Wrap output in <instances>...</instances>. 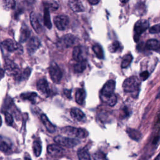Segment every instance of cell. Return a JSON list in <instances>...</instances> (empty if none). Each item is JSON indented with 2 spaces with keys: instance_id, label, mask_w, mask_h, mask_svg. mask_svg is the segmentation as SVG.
<instances>
[{
  "instance_id": "cell-1",
  "label": "cell",
  "mask_w": 160,
  "mask_h": 160,
  "mask_svg": "<svg viewBox=\"0 0 160 160\" xmlns=\"http://www.w3.org/2000/svg\"><path fill=\"white\" fill-rule=\"evenodd\" d=\"M141 82L138 77L135 76L127 78L122 84V88L124 92L128 93L138 92L139 90Z\"/></svg>"
},
{
  "instance_id": "cell-2",
  "label": "cell",
  "mask_w": 160,
  "mask_h": 160,
  "mask_svg": "<svg viewBox=\"0 0 160 160\" xmlns=\"http://www.w3.org/2000/svg\"><path fill=\"white\" fill-rule=\"evenodd\" d=\"M61 132L68 137L82 139L87 136V132L81 128H77L71 126H66L61 129Z\"/></svg>"
},
{
  "instance_id": "cell-3",
  "label": "cell",
  "mask_w": 160,
  "mask_h": 160,
  "mask_svg": "<svg viewBox=\"0 0 160 160\" xmlns=\"http://www.w3.org/2000/svg\"><path fill=\"white\" fill-rule=\"evenodd\" d=\"M54 141L60 146H65L66 148H73L79 144L80 141L77 138L71 137H64L58 135L54 138Z\"/></svg>"
},
{
  "instance_id": "cell-4",
  "label": "cell",
  "mask_w": 160,
  "mask_h": 160,
  "mask_svg": "<svg viewBox=\"0 0 160 160\" xmlns=\"http://www.w3.org/2000/svg\"><path fill=\"white\" fill-rule=\"evenodd\" d=\"M149 22L146 19H140L138 21L134 27V39L138 41L140 36L149 28Z\"/></svg>"
},
{
  "instance_id": "cell-5",
  "label": "cell",
  "mask_w": 160,
  "mask_h": 160,
  "mask_svg": "<svg viewBox=\"0 0 160 160\" xmlns=\"http://www.w3.org/2000/svg\"><path fill=\"white\" fill-rule=\"evenodd\" d=\"M49 74L51 80L56 83L59 82L62 76V73L61 69L55 62H52L50 65Z\"/></svg>"
},
{
  "instance_id": "cell-6",
  "label": "cell",
  "mask_w": 160,
  "mask_h": 160,
  "mask_svg": "<svg viewBox=\"0 0 160 160\" xmlns=\"http://www.w3.org/2000/svg\"><path fill=\"white\" fill-rule=\"evenodd\" d=\"M116 86V82L114 80H108L103 86L101 94L102 98H108L114 94V91Z\"/></svg>"
},
{
  "instance_id": "cell-7",
  "label": "cell",
  "mask_w": 160,
  "mask_h": 160,
  "mask_svg": "<svg viewBox=\"0 0 160 160\" xmlns=\"http://www.w3.org/2000/svg\"><path fill=\"white\" fill-rule=\"evenodd\" d=\"M4 69H5V71L9 75L14 76V77L17 76L20 72V70L18 65L10 59L5 60Z\"/></svg>"
},
{
  "instance_id": "cell-8",
  "label": "cell",
  "mask_w": 160,
  "mask_h": 160,
  "mask_svg": "<svg viewBox=\"0 0 160 160\" xmlns=\"http://www.w3.org/2000/svg\"><path fill=\"white\" fill-rule=\"evenodd\" d=\"M76 38L72 34H66L63 36L59 41L58 46L62 48H68L71 47L76 42Z\"/></svg>"
},
{
  "instance_id": "cell-9",
  "label": "cell",
  "mask_w": 160,
  "mask_h": 160,
  "mask_svg": "<svg viewBox=\"0 0 160 160\" xmlns=\"http://www.w3.org/2000/svg\"><path fill=\"white\" fill-rule=\"evenodd\" d=\"M56 27L60 31L64 30L69 24V19L66 15H58L54 18Z\"/></svg>"
},
{
  "instance_id": "cell-10",
  "label": "cell",
  "mask_w": 160,
  "mask_h": 160,
  "mask_svg": "<svg viewBox=\"0 0 160 160\" xmlns=\"http://www.w3.org/2000/svg\"><path fill=\"white\" fill-rule=\"evenodd\" d=\"M47 152L49 156L52 158H59L64 152V149L59 144H51L48 146Z\"/></svg>"
},
{
  "instance_id": "cell-11",
  "label": "cell",
  "mask_w": 160,
  "mask_h": 160,
  "mask_svg": "<svg viewBox=\"0 0 160 160\" xmlns=\"http://www.w3.org/2000/svg\"><path fill=\"white\" fill-rule=\"evenodd\" d=\"M37 89L42 94L46 96H48L50 94V89L48 85V82L45 79H40L38 81L36 84Z\"/></svg>"
},
{
  "instance_id": "cell-12",
  "label": "cell",
  "mask_w": 160,
  "mask_h": 160,
  "mask_svg": "<svg viewBox=\"0 0 160 160\" xmlns=\"http://www.w3.org/2000/svg\"><path fill=\"white\" fill-rule=\"evenodd\" d=\"M39 39L36 37H32L28 42L27 50L29 54L34 53L40 46Z\"/></svg>"
},
{
  "instance_id": "cell-13",
  "label": "cell",
  "mask_w": 160,
  "mask_h": 160,
  "mask_svg": "<svg viewBox=\"0 0 160 160\" xmlns=\"http://www.w3.org/2000/svg\"><path fill=\"white\" fill-rule=\"evenodd\" d=\"M1 45L6 50L9 52L14 51L19 48V46L16 42L10 39H8L2 41Z\"/></svg>"
},
{
  "instance_id": "cell-14",
  "label": "cell",
  "mask_w": 160,
  "mask_h": 160,
  "mask_svg": "<svg viewBox=\"0 0 160 160\" xmlns=\"http://www.w3.org/2000/svg\"><path fill=\"white\" fill-rule=\"evenodd\" d=\"M146 48L160 53V41L156 39H149L145 44Z\"/></svg>"
},
{
  "instance_id": "cell-15",
  "label": "cell",
  "mask_w": 160,
  "mask_h": 160,
  "mask_svg": "<svg viewBox=\"0 0 160 160\" xmlns=\"http://www.w3.org/2000/svg\"><path fill=\"white\" fill-rule=\"evenodd\" d=\"M30 21L32 27L35 30L37 33H40L41 30V26L38 20V17L34 12H32L30 14Z\"/></svg>"
},
{
  "instance_id": "cell-16",
  "label": "cell",
  "mask_w": 160,
  "mask_h": 160,
  "mask_svg": "<svg viewBox=\"0 0 160 160\" xmlns=\"http://www.w3.org/2000/svg\"><path fill=\"white\" fill-rule=\"evenodd\" d=\"M72 58L77 62L85 60L84 57V52L82 47L76 46L72 51Z\"/></svg>"
},
{
  "instance_id": "cell-17",
  "label": "cell",
  "mask_w": 160,
  "mask_h": 160,
  "mask_svg": "<svg viewBox=\"0 0 160 160\" xmlns=\"http://www.w3.org/2000/svg\"><path fill=\"white\" fill-rule=\"evenodd\" d=\"M41 119L48 132H49L50 133H53L56 131L55 126L50 122V121L45 114H42L41 116Z\"/></svg>"
},
{
  "instance_id": "cell-18",
  "label": "cell",
  "mask_w": 160,
  "mask_h": 160,
  "mask_svg": "<svg viewBox=\"0 0 160 160\" xmlns=\"http://www.w3.org/2000/svg\"><path fill=\"white\" fill-rule=\"evenodd\" d=\"M70 114L71 117L78 121H81L82 120H83L85 118V114H84V112L79 109L78 108H72L70 111Z\"/></svg>"
},
{
  "instance_id": "cell-19",
  "label": "cell",
  "mask_w": 160,
  "mask_h": 160,
  "mask_svg": "<svg viewBox=\"0 0 160 160\" xmlns=\"http://www.w3.org/2000/svg\"><path fill=\"white\" fill-rule=\"evenodd\" d=\"M70 8L76 12H82L84 11V7L81 2H79L78 0H71L69 2Z\"/></svg>"
},
{
  "instance_id": "cell-20",
  "label": "cell",
  "mask_w": 160,
  "mask_h": 160,
  "mask_svg": "<svg viewBox=\"0 0 160 160\" xmlns=\"http://www.w3.org/2000/svg\"><path fill=\"white\" fill-rule=\"evenodd\" d=\"M85 98H86L85 91L83 89H78L76 91V95H75V99H76V102L80 105L82 104L84 101Z\"/></svg>"
},
{
  "instance_id": "cell-21",
  "label": "cell",
  "mask_w": 160,
  "mask_h": 160,
  "mask_svg": "<svg viewBox=\"0 0 160 160\" xmlns=\"http://www.w3.org/2000/svg\"><path fill=\"white\" fill-rule=\"evenodd\" d=\"M44 25L47 27V28L51 29L52 28L48 6H46L44 9Z\"/></svg>"
},
{
  "instance_id": "cell-22",
  "label": "cell",
  "mask_w": 160,
  "mask_h": 160,
  "mask_svg": "<svg viewBox=\"0 0 160 160\" xmlns=\"http://www.w3.org/2000/svg\"><path fill=\"white\" fill-rule=\"evenodd\" d=\"M31 72V69L29 68H26L25 69H24V71L22 72H20L19 74L15 77L16 79L19 81L26 80L29 77Z\"/></svg>"
},
{
  "instance_id": "cell-23",
  "label": "cell",
  "mask_w": 160,
  "mask_h": 160,
  "mask_svg": "<svg viewBox=\"0 0 160 160\" xmlns=\"http://www.w3.org/2000/svg\"><path fill=\"white\" fill-rule=\"evenodd\" d=\"M127 132L129 135V136L133 140L135 141H138L141 137V132L134 129L132 128H128L127 129Z\"/></svg>"
},
{
  "instance_id": "cell-24",
  "label": "cell",
  "mask_w": 160,
  "mask_h": 160,
  "mask_svg": "<svg viewBox=\"0 0 160 160\" xmlns=\"http://www.w3.org/2000/svg\"><path fill=\"white\" fill-rule=\"evenodd\" d=\"M20 97L24 100H28L31 102H34L36 98L37 97V94L34 92H28L21 94Z\"/></svg>"
},
{
  "instance_id": "cell-25",
  "label": "cell",
  "mask_w": 160,
  "mask_h": 160,
  "mask_svg": "<svg viewBox=\"0 0 160 160\" xmlns=\"http://www.w3.org/2000/svg\"><path fill=\"white\" fill-rule=\"evenodd\" d=\"M86 68V61L82 60L81 61H78L74 66V70L77 73H81L83 72Z\"/></svg>"
},
{
  "instance_id": "cell-26",
  "label": "cell",
  "mask_w": 160,
  "mask_h": 160,
  "mask_svg": "<svg viewBox=\"0 0 160 160\" xmlns=\"http://www.w3.org/2000/svg\"><path fill=\"white\" fill-rule=\"evenodd\" d=\"M32 149H33V152L34 155L36 157L39 156V155L41 153V150H42V146L41 144L39 142V141L35 140L33 142V145H32Z\"/></svg>"
},
{
  "instance_id": "cell-27",
  "label": "cell",
  "mask_w": 160,
  "mask_h": 160,
  "mask_svg": "<svg viewBox=\"0 0 160 160\" xmlns=\"http://www.w3.org/2000/svg\"><path fill=\"white\" fill-rule=\"evenodd\" d=\"M1 5L3 8L6 10L12 9L15 7V1L14 0H1Z\"/></svg>"
},
{
  "instance_id": "cell-28",
  "label": "cell",
  "mask_w": 160,
  "mask_h": 160,
  "mask_svg": "<svg viewBox=\"0 0 160 160\" xmlns=\"http://www.w3.org/2000/svg\"><path fill=\"white\" fill-rule=\"evenodd\" d=\"M78 157L79 159L85 160V159H90V155L87 149L85 148L80 149L78 151Z\"/></svg>"
},
{
  "instance_id": "cell-29",
  "label": "cell",
  "mask_w": 160,
  "mask_h": 160,
  "mask_svg": "<svg viewBox=\"0 0 160 160\" xmlns=\"http://www.w3.org/2000/svg\"><path fill=\"white\" fill-rule=\"evenodd\" d=\"M29 35H30V31L26 27L22 28L21 31L20 38H19L20 42H23L26 41L28 39Z\"/></svg>"
},
{
  "instance_id": "cell-30",
  "label": "cell",
  "mask_w": 160,
  "mask_h": 160,
  "mask_svg": "<svg viewBox=\"0 0 160 160\" xmlns=\"http://www.w3.org/2000/svg\"><path fill=\"white\" fill-rule=\"evenodd\" d=\"M132 60V56L131 54H128L125 55L122 60L121 62V68H126L131 64V61Z\"/></svg>"
},
{
  "instance_id": "cell-31",
  "label": "cell",
  "mask_w": 160,
  "mask_h": 160,
  "mask_svg": "<svg viewBox=\"0 0 160 160\" xmlns=\"http://www.w3.org/2000/svg\"><path fill=\"white\" fill-rule=\"evenodd\" d=\"M92 51L95 53L96 56L99 59H103L104 58V52L102 48L99 45H94L92 46Z\"/></svg>"
},
{
  "instance_id": "cell-32",
  "label": "cell",
  "mask_w": 160,
  "mask_h": 160,
  "mask_svg": "<svg viewBox=\"0 0 160 160\" xmlns=\"http://www.w3.org/2000/svg\"><path fill=\"white\" fill-rule=\"evenodd\" d=\"M102 99H104V102L106 104H108L109 106H113L117 102V97L114 94H112V96H111L110 97L104 98Z\"/></svg>"
},
{
  "instance_id": "cell-33",
  "label": "cell",
  "mask_w": 160,
  "mask_h": 160,
  "mask_svg": "<svg viewBox=\"0 0 160 160\" xmlns=\"http://www.w3.org/2000/svg\"><path fill=\"white\" fill-rule=\"evenodd\" d=\"M120 48V43L117 41H114L109 47V50L110 52H116Z\"/></svg>"
},
{
  "instance_id": "cell-34",
  "label": "cell",
  "mask_w": 160,
  "mask_h": 160,
  "mask_svg": "<svg viewBox=\"0 0 160 160\" xmlns=\"http://www.w3.org/2000/svg\"><path fill=\"white\" fill-rule=\"evenodd\" d=\"M4 117H5L6 122L8 125L10 126L13 123V118H12V115L10 113H9L8 112H6L4 113Z\"/></svg>"
},
{
  "instance_id": "cell-35",
  "label": "cell",
  "mask_w": 160,
  "mask_h": 160,
  "mask_svg": "<svg viewBox=\"0 0 160 160\" xmlns=\"http://www.w3.org/2000/svg\"><path fill=\"white\" fill-rule=\"evenodd\" d=\"M149 32L151 34L160 33V23L156 24L149 29Z\"/></svg>"
},
{
  "instance_id": "cell-36",
  "label": "cell",
  "mask_w": 160,
  "mask_h": 160,
  "mask_svg": "<svg viewBox=\"0 0 160 160\" xmlns=\"http://www.w3.org/2000/svg\"><path fill=\"white\" fill-rule=\"evenodd\" d=\"M0 149H1V151L2 152H6L9 150V147L6 142H4L3 141H1V143H0Z\"/></svg>"
},
{
  "instance_id": "cell-37",
  "label": "cell",
  "mask_w": 160,
  "mask_h": 160,
  "mask_svg": "<svg viewBox=\"0 0 160 160\" xmlns=\"http://www.w3.org/2000/svg\"><path fill=\"white\" fill-rule=\"evenodd\" d=\"M140 78L142 81H145L149 77V72L147 71H144L140 74Z\"/></svg>"
},
{
  "instance_id": "cell-38",
  "label": "cell",
  "mask_w": 160,
  "mask_h": 160,
  "mask_svg": "<svg viewBox=\"0 0 160 160\" xmlns=\"http://www.w3.org/2000/svg\"><path fill=\"white\" fill-rule=\"evenodd\" d=\"M89 3H90L92 5H95L98 4V2L100 1V0H87Z\"/></svg>"
},
{
  "instance_id": "cell-39",
  "label": "cell",
  "mask_w": 160,
  "mask_h": 160,
  "mask_svg": "<svg viewBox=\"0 0 160 160\" xmlns=\"http://www.w3.org/2000/svg\"><path fill=\"white\" fill-rule=\"evenodd\" d=\"M64 92L65 95H66L68 98H71V90L64 89Z\"/></svg>"
},
{
  "instance_id": "cell-40",
  "label": "cell",
  "mask_w": 160,
  "mask_h": 160,
  "mask_svg": "<svg viewBox=\"0 0 160 160\" xmlns=\"http://www.w3.org/2000/svg\"><path fill=\"white\" fill-rule=\"evenodd\" d=\"M27 4H32L34 2V0H24Z\"/></svg>"
},
{
  "instance_id": "cell-41",
  "label": "cell",
  "mask_w": 160,
  "mask_h": 160,
  "mask_svg": "<svg viewBox=\"0 0 160 160\" xmlns=\"http://www.w3.org/2000/svg\"><path fill=\"white\" fill-rule=\"evenodd\" d=\"M119 1H120V2H122V4H126V2H128L129 0H119Z\"/></svg>"
}]
</instances>
